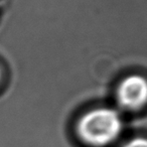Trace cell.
<instances>
[{"mask_svg": "<svg viewBox=\"0 0 147 147\" xmlns=\"http://www.w3.org/2000/svg\"><path fill=\"white\" fill-rule=\"evenodd\" d=\"M123 129L120 114L111 108H97L84 115L77 126L80 139L93 147L112 144Z\"/></svg>", "mask_w": 147, "mask_h": 147, "instance_id": "6da1fadb", "label": "cell"}, {"mask_svg": "<svg viewBox=\"0 0 147 147\" xmlns=\"http://www.w3.org/2000/svg\"><path fill=\"white\" fill-rule=\"evenodd\" d=\"M122 147H147V138L135 137L127 141Z\"/></svg>", "mask_w": 147, "mask_h": 147, "instance_id": "3957f363", "label": "cell"}, {"mask_svg": "<svg viewBox=\"0 0 147 147\" xmlns=\"http://www.w3.org/2000/svg\"><path fill=\"white\" fill-rule=\"evenodd\" d=\"M1 79H2V69L0 67V82H1Z\"/></svg>", "mask_w": 147, "mask_h": 147, "instance_id": "277c9868", "label": "cell"}, {"mask_svg": "<svg viewBox=\"0 0 147 147\" xmlns=\"http://www.w3.org/2000/svg\"><path fill=\"white\" fill-rule=\"evenodd\" d=\"M117 100L127 110H137L147 103V80L139 75H131L120 83Z\"/></svg>", "mask_w": 147, "mask_h": 147, "instance_id": "7a4b0ae2", "label": "cell"}]
</instances>
